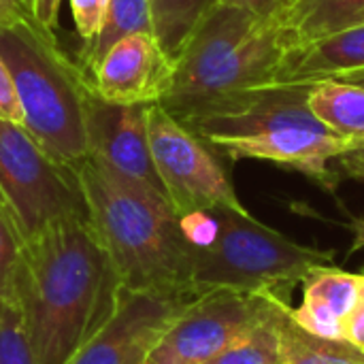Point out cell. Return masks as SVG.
<instances>
[{
	"mask_svg": "<svg viewBox=\"0 0 364 364\" xmlns=\"http://www.w3.org/2000/svg\"><path fill=\"white\" fill-rule=\"evenodd\" d=\"M273 296L275 292L269 296L267 316L250 333L205 364H284L282 339L273 316Z\"/></svg>",
	"mask_w": 364,
	"mask_h": 364,
	"instance_id": "cell-20",
	"label": "cell"
},
{
	"mask_svg": "<svg viewBox=\"0 0 364 364\" xmlns=\"http://www.w3.org/2000/svg\"><path fill=\"white\" fill-rule=\"evenodd\" d=\"M0 58L15 81L23 128L60 162L87 156V113L96 92L53 30L34 15L0 26Z\"/></svg>",
	"mask_w": 364,
	"mask_h": 364,
	"instance_id": "cell-5",
	"label": "cell"
},
{
	"mask_svg": "<svg viewBox=\"0 0 364 364\" xmlns=\"http://www.w3.org/2000/svg\"><path fill=\"white\" fill-rule=\"evenodd\" d=\"M23 2H26V4H28V9L32 11V2H34V0H23Z\"/></svg>",
	"mask_w": 364,
	"mask_h": 364,
	"instance_id": "cell-31",
	"label": "cell"
},
{
	"mask_svg": "<svg viewBox=\"0 0 364 364\" xmlns=\"http://www.w3.org/2000/svg\"><path fill=\"white\" fill-rule=\"evenodd\" d=\"M294 45L284 21L213 4L175 60L173 81L160 105L171 115H181L239 92L273 85Z\"/></svg>",
	"mask_w": 364,
	"mask_h": 364,
	"instance_id": "cell-4",
	"label": "cell"
},
{
	"mask_svg": "<svg viewBox=\"0 0 364 364\" xmlns=\"http://www.w3.org/2000/svg\"><path fill=\"white\" fill-rule=\"evenodd\" d=\"M352 232H354V245L352 250H363L364 247V218H358L352 222Z\"/></svg>",
	"mask_w": 364,
	"mask_h": 364,
	"instance_id": "cell-30",
	"label": "cell"
},
{
	"mask_svg": "<svg viewBox=\"0 0 364 364\" xmlns=\"http://www.w3.org/2000/svg\"><path fill=\"white\" fill-rule=\"evenodd\" d=\"M87 222L122 288L177 292L192 299V245L166 196L87 154L73 162Z\"/></svg>",
	"mask_w": 364,
	"mask_h": 364,
	"instance_id": "cell-2",
	"label": "cell"
},
{
	"mask_svg": "<svg viewBox=\"0 0 364 364\" xmlns=\"http://www.w3.org/2000/svg\"><path fill=\"white\" fill-rule=\"evenodd\" d=\"M26 15H32L23 0H0V26H9Z\"/></svg>",
	"mask_w": 364,
	"mask_h": 364,
	"instance_id": "cell-29",
	"label": "cell"
},
{
	"mask_svg": "<svg viewBox=\"0 0 364 364\" xmlns=\"http://www.w3.org/2000/svg\"><path fill=\"white\" fill-rule=\"evenodd\" d=\"M307 105L324 126L348 139L356 147V151H363L364 85L339 79L314 81L309 83Z\"/></svg>",
	"mask_w": 364,
	"mask_h": 364,
	"instance_id": "cell-16",
	"label": "cell"
},
{
	"mask_svg": "<svg viewBox=\"0 0 364 364\" xmlns=\"http://www.w3.org/2000/svg\"><path fill=\"white\" fill-rule=\"evenodd\" d=\"M23 239L11 215L0 205V299L15 301V279L19 269Z\"/></svg>",
	"mask_w": 364,
	"mask_h": 364,
	"instance_id": "cell-22",
	"label": "cell"
},
{
	"mask_svg": "<svg viewBox=\"0 0 364 364\" xmlns=\"http://www.w3.org/2000/svg\"><path fill=\"white\" fill-rule=\"evenodd\" d=\"M364 21V0H296L284 15V26L296 45L335 34Z\"/></svg>",
	"mask_w": 364,
	"mask_h": 364,
	"instance_id": "cell-17",
	"label": "cell"
},
{
	"mask_svg": "<svg viewBox=\"0 0 364 364\" xmlns=\"http://www.w3.org/2000/svg\"><path fill=\"white\" fill-rule=\"evenodd\" d=\"M173 66L154 34L136 32L113 43L87 77L107 102L151 105L166 96Z\"/></svg>",
	"mask_w": 364,
	"mask_h": 364,
	"instance_id": "cell-11",
	"label": "cell"
},
{
	"mask_svg": "<svg viewBox=\"0 0 364 364\" xmlns=\"http://www.w3.org/2000/svg\"><path fill=\"white\" fill-rule=\"evenodd\" d=\"M358 288L360 275L335 264L318 267L303 279V303L296 309L290 307V318L314 335L346 339V322L356 305Z\"/></svg>",
	"mask_w": 364,
	"mask_h": 364,
	"instance_id": "cell-13",
	"label": "cell"
},
{
	"mask_svg": "<svg viewBox=\"0 0 364 364\" xmlns=\"http://www.w3.org/2000/svg\"><path fill=\"white\" fill-rule=\"evenodd\" d=\"M271 292L211 290L192 301L168 326L147 364H205L245 333L269 311Z\"/></svg>",
	"mask_w": 364,
	"mask_h": 364,
	"instance_id": "cell-9",
	"label": "cell"
},
{
	"mask_svg": "<svg viewBox=\"0 0 364 364\" xmlns=\"http://www.w3.org/2000/svg\"><path fill=\"white\" fill-rule=\"evenodd\" d=\"M307 92L309 83H273L173 117L230 160L273 162L335 188L331 162L356 147L316 117Z\"/></svg>",
	"mask_w": 364,
	"mask_h": 364,
	"instance_id": "cell-3",
	"label": "cell"
},
{
	"mask_svg": "<svg viewBox=\"0 0 364 364\" xmlns=\"http://www.w3.org/2000/svg\"><path fill=\"white\" fill-rule=\"evenodd\" d=\"M215 4L243 9L247 13H254L256 17L279 19V21H284L286 9H288V0H215Z\"/></svg>",
	"mask_w": 364,
	"mask_h": 364,
	"instance_id": "cell-25",
	"label": "cell"
},
{
	"mask_svg": "<svg viewBox=\"0 0 364 364\" xmlns=\"http://www.w3.org/2000/svg\"><path fill=\"white\" fill-rule=\"evenodd\" d=\"M0 119L23 126V109L15 90V81L0 58Z\"/></svg>",
	"mask_w": 364,
	"mask_h": 364,
	"instance_id": "cell-24",
	"label": "cell"
},
{
	"mask_svg": "<svg viewBox=\"0 0 364 364\" xmlns=\"http://www.w3.org/2000/svg\"><path fill=\"white\" fill-rule=\"evenodd\" d=\"M147 111L149 105H115L94 96L87 113V147L117 173L166 196L149 149Z\"/></svg>",
	"mask_w": 364,
	"mask_h": 364,
	"instance_id": "cell-12",
	"label": "cell"
},
{
	"mask_svg": "<svg viewBox=\"0 0 364 364\" xmlns=\"http://www.w3.org/2000/svg\"><path fill=\"white\" fill-rule=\"evenodd\" d=\"M339 81H350V83H358L364 85V70L360 73H350V75H343V77H337ZM339 166L350 175V177H356V179H364V149L363 151H356V154H350L346 158L339 160Z\"/></svg>",
	"mask_w": 364,
	"mask_h": 364,
	"instance_id": "cell-27",
	"label": "cell"
},
{
	"mask_svg": "<svg viewBox=\"0 0 364 364\" xmlns=\"http://www.w3.org/2000/svg\"><path fill=\"white\" fill-rule=\"evenodd\" d=\"M0 205L23 241L62 220L87 218L73 164L53 158L21 124L2 119Z\"/></svg>",
	"mask_w": 364,
	"mask_h": 364,
	"instance_id": "cell-7",
	"label": "cell"
},
{
	"mask_svg": "<svg viewBox=\"0 0 364 364\" xmlns=\"http://www.w3.org/2000/svg\"><path fill=\"white\" fill-rule=\"evenodd\" d=\"M70 11L83 43L94 41L107 19L109 0H70Z\"/></svg>",
	"mask_w": 364,
	"mask_h": 364,
	"instance_id": "cell-23",
	"label": "cell"
},
{
	"mask_svg": "<svg viewBox=\"0 0 364 364\" xmlns=\"http://www.w3.org/2000/svg\"><path fill=\"white\" fill-rule=\"evenodd\" d=\"M273 316L282 339L284 364H364V348L348 339H326L299 326L279 294L273 296Z\"/></svg>",
	"mask_w": 364,
	"mask_h": 364,
	"instance_id": "cell-15",
	"label": "cell"
},
{
	"mask_svg": "<svg viewBox=\"0 0 364 364\" xmlns=\"http://www.w3.org/2000/svg\"><path fill=\"white\" fill-rule=\"evenodd\" d=\"M136 32L154 34L149 0H109L105 26L94 41L83 45L79 53V60H81L79 66L85 70V75H90L113 43Z\"/></svg>",
	"mask_w": 364,
	"mask_h": 364,
	"instance_id": "cell-18",
	"label": "cell"
},
{
	"mask_svg": "<svg viewBox=\"0 0 364 364\" xmlns=\"http://www.w3.org/2000/svg\"><path fill=\"white\" fill-rule=\"evenodd\" d=\"M115 269L87 218L62 220L23 241L15 303L36 364H66L107 322Z\"/></svg>",
	"mask_w": 364,
	"mask_h": 364,
	"instance_id": "cell-1",
	"label": "cell"
},
{
	"mask_svg": "<svg viewBox=\"0 0 364 364\" xmlns=\"http://www.w3.org/2000/svg\"><path fill=\"white\" fill-rule=\"evenodd\" d=\"M213 4L215 0H149L154 34L173 64Z\"/></svg>",
	"mask_w": 364,
	"mask_h": 364,
	"instance_id": "cell-19",
	"label": "cell"
},
{
	"mask_svg": "<svg viewBox=\"0 0 364 364\" xmlns=\"http://www.w3.org/2000/svg\"><path fill=\"white\" fill-rule=\"evenodd\" d=\"M0 364H36L15 301L0 299Z\"/></svg>",
	"mask_w": 364,
	"mask_h": 364,
	"instance_id": "cell-21",
	"label": "cell"
},
{
	"mask_svg": "<svg viewBox=\"0 0 364 364\" xmlns=\"http://www.w3.org/2000/svg\"><path fill=\"white\" fill-rule=\"evenodd\" d=\"M364 70V21L335 34L294 45L275 83H314Z\"/></svg>",
	"mask_w": 364,
	"mask_h": 364,
	"instance_id": "cell-14",
	"label": "cell"
},
{
	"mask_svg": "<svg viewBox=\"0 0 364 364\" xmlns=\"http://www.w3.org/2000/svg\"><path fill=\"white\" fill-rule=\"evenodd\" d=\"M58 11H60V0H34L32 2V15L49 30L58 26Z\"/></svg>",
	"mask_w": 364,
	"mask_h": 364,
	"instance_id": "cell-28",
	"label": "cell"
},
{
	"mask_svg": "<svg viewBox=\"0 0 364 364\" xmlns=\"http://www.w3.org/2000/svg\"><path fill=\"white\" fill-rule=\"evenodd\" d=\"M149 149L168 203L177 215L192 211H247L213 149L160 102L147 111Z\"/></svg>",
	"mask_w": 364,
	"mask_h": 364,
	"instance_id": "cell-8",
	"label": "cell"
},
{
	"mask_svg": "<svg viewBox=\"0 0 364 364\" xmlns=\"http://www.w3.org/2000/svg\"><path fill=\"white\" fill-rule=\"evenodd\" d=\"M211 211L215 218L213 239L192 247L190 286L194 296L211 290L279 294L282 288H292L314 269L335 262L333 252L294 243L260 224L250 211Z\"/></svg>",
	"mask_w": 364,
	"mask_h": 364,
	"instance_id": "cell-6",
	"label": "cell"
},
{
	"mask_svg": "<svg viewBox=\"0 0 364 364\" xmlns=\"http://www.w3.org/2000/svg\"><path fill=\"white\" fill-rule=\"evenodd\" d=\"M346 339L364 348V275H360V288L356 305L346 322Z\"/></svg>",
	"mask_w": 364,
	"mask_h": 364,
	"instance_id": "cell-26",
	"label": "cell"
},
{
	"mask_svg": "<svg viewBox=\"0 0 364 364\" xmlns=\"http://www.w3.org/2000/svg\"><path fill=\"white\" fill-rule=\"evenodd\" d=\"M196 299L119 286L107 322L66 364H147L149 352Z\"/></svg>",
	"mask_w": 364,
	"mask_h": 364,
	"instance_id": "cell-10",
	"label": "cell"
},
{
	"mask_svg": "<svg viewBox=\"0 0 364 364\" xmlns=\"http://www.w3.org/2000/svg\"><path fill=\"white\" fill-rule=\"evenodd\" d=\"M294 2H296V0H288V9H290V6H292ZM288 9H286V13H288Z\"/></svg>",
	"mask_w": 364,
	"mask_h": 364,
	"instance_id": "cell-32",
	"label": "cell"
}]
</instances>
